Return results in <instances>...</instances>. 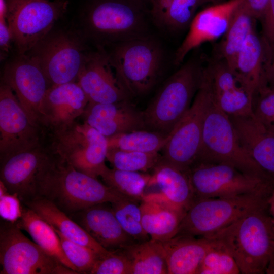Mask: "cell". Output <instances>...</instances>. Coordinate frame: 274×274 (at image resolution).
<instances>
[{
	"label": "cell",
	"instance_id": "obj_1",
	"mask_svg": "<svg viewBox=\"0 0 274 274\" xmlns=\"http://www.w3.org/2000/svg\"><path fill=\"white\" fill-rule=\"evenodd\" d=\"M206 237L221 243L234 257L242 274H263L274 261V217L268 203Z\"/></svg>",
	"mask_w": 274,
	"mask_h": 274
},
{
	"label": "cell",
	"instance_id": "obj_2",
	"mask_svg": "<svg viewBox=\"0 0 274 274\" xmlns=\"http://www.w3.org/2000/svg\"><path fill=\"white\" fill-rule=\"evenodd\" d=\"M55 155L53 165L42 181L39 196L52 202L67 215L94 205L129 197L96 178L76 169Z\"/></svg>",
	"mask_w": 274,
	"mask_h": 274
},
{
	"label": "cell",
	"instance_id": "obj_3",
	"mask_svg": "<svg viewBox=\"0 0 274 274\" xmlns=\"http://www.w3.org/2000/svg\"><path fill=\"white\" fill-rule=\"evenodd\" d=\"M203 71L197 62L189 61L165 81L142 112L146 130L171 132L190 109Z\"/></svg>",
	"mask_w": 274,
	"mask_h": 274
},
{
	"label": "cell",
	"instance_id": "obj_4",
	"mask_svg": "<svg viewBox=\"0 0 274 274\" xmlns=\"http://www.w3.org/2000/svg\"><path fill=\"white\" fill-rule=\"evenodd\" d=\"M106 52L131 97L144 95L155 85L163 51L155 40L147 36L123 40L114 43Z\"/></svg>",
	"mask_w": 274,
	"mask_h": 274
},
{
	"label": "cell",
	"instance_id": "obj_5",
	"mask_svg": "<svg viewBox=\"0 0 274 274\" xmlns=\"http://www.w3.org/2000/svg\"><path fill=\"white\" fill-rule=\"evenodd\" d=\"M273 189L230 197L196 199L186 212L177 235L211 236L267 203Z\"/></svg>",
	"mask_w": 274,
	"mask_h": 274
},
{
	"label": "cell",
	"instance_id": "obj_6",
	"mask_svg": "<svg viewBox=\"0 0 274 274\" xmlns=\"http://www.w3.org/2000/svg\"><path fill=\"white\" fill-rule=\"evenodd\" d=\"M197 161L226 163L247 174L273 179L242 147L229 116L216 105L212 94L204 118Z\"/></svg>",
	"mask_w": 274,
	"mask_h": 274
},
{
	"label": "cell",
	"instance_id": "obj_7",
	"mask_svg": "<svg viewBox=\"0 0 274 274\" xmlns=\"http://www.w3.org/2000/svg\"><path fill=\"white\" fill-rule=\"evenodd\" d=\"M50 150L76 169L94 178L107 167V138L83 121L45 134Z\"/></svg>",
	"mask_w": 274,
	"mask_h": 274
},
{
	"label": "cell",
	"instance_id": "obj_8",
	"mask_svg": "<svg viewBox=\"0 0 274 274\" xmlns=\"http://www.w3.org/2000/svg\"><path fill=\"white\" fill-rule=\"evenodd\" d=\"M84 20L91 35L108 43L146 36L144 5L139 0H92Z\"/></svg>",
	"mask_w": 274,
	"mask_h": 274
},
{
	"label": "cell",
	"instance_id": "obj_9",
	"mask_svg": "<svg viewBox=\"0 0 274 274\" xmlns=\"http://www.w3.org/2000/svg\"><path fill=\"white\" fill-rule=\"evenodd\" d=\"M7 21L18 54L28 53L67 10V0H6Z\"/></svg>",
	"mask_w": 274,
	"mask_h": 274
},
{
	"label": "cell",
	"instance_id": "obj_10",
	"mask_svg": "<svg viewBox=\"0 0 274 274\" xmlns=\"http://www.w3.org/2000/svg\"><path fill=\"white\" fill-rule=\"evenodd\" d=\"M186 172L195 199L234 197L274 188L272 179L249 175L224 163L197 161Z\"/></svg>",
	"mask_w": 274,
	"mask_h": 274
},
{
	"label": "cell",
	"instance_id": "obj_11",
	"mask_svg": "<svg viewBox=\"0 0 274 274\" xmlns=\"http://www.w3.org/2000/svg\"><path fill=\"white\" fill-rule=\"evenodd\" d=\"M1 274H76L26 237L15 223L0 227Z\"/></svg>",
	"mask_w": 274,
	"mask_h": 274
},
{
	"label": "cell",
	"instance_id": "obj_12",
	"mask_svg": "<svg viewBox=\"0 0 274 274\" xmlns=\"http://www.w3.org/2000/svg\"><path fill=\"white\" fill-rule=\"evenodd\" d=\"M211 97L210 86L203 75L190 109L169 134L161 150V162L184 171L196 162L201 144L204 118Z\"/></svg>",
	"mask_w": 274,
	"mask_h": 274
},
{
	"label": "cell",
	"instance_id": "obj_13",
	"mask_svg": "<svg viewBox=\"0 0 274 274\" xmlns=\"http://www.w3.org/2000/svg\"><path fill=\"white\" fill-rule=\"evenodd\" d=\"M26 54L37 61L51 86L77 82L88 55L75 35L51 31Z\"/></svg>",
	"mask_w": 274,
	"mask_h": 274
},
{
	"label": "cell",
	"instance_id": "obj_14",
	"mask_svg": "<svg viewBox=\"0 0 274 274\" xmlns=\"http://www.w3.org/2000/svg\"><path fill=\"white\" fill-rule=\"evenodd\" d=\"M56 155L45 141L28 150L0 159V181L22 203L39 196L42 180L53 165Z\"/></svg>",
	"mask_w": 274,
	"mask_h": 274
},
{
	"label": "cell",
	"instance_id": "obj_15",
	"mask_svg": "<svg viewBox=\"0 0 274 274\" xmlns=\"http://www.w3.org/2000/svg\"><path fill=\"white\" fill-rule=\"evenodd\" d=\"M42 128L35 124L12 89L0 86V159L32 148L45 141Z\"/></svg>",
	"mask_w": 274,
	"mask_h": 274
},
{
	"label": "cell",
	"instance_id": "obj_16",
	"mask_svg": "<svg viewBox=\"0 0 274 274\" xmlns=\"http://www.w3.org/2000/svg\"><path fill=\"white\" fill-rule=\"evenodd\" d=\"M1 82L12 89L31 121L41 127L42 105L51 85L37 61L27 54H18L6 64Z\"/></svg>",
	"mask_w": 274,
	"mask_h": 274
},
{
	"label": "cell",
	"instance_id": "obj_17",
	"mask_svg": "<svg viewBox=\"0 0 274 274\" xmlns=\"http://www.w3.org/2000/svg\"><path fill=\"white\" fill-rule=\"evenodd\" d=\"M77 82L90 102L114 103L131 97L102 48L88 54Z\"/></svg>",
	"mask_w": 274,
	"mask_h": 274
},
{
	"label": "cell",
	"instance_id": "obj_18",
	"mask_svg": "<svg viewBox=\"0 0 274 274\" xmlns=\"http://www.w3.org/2000/svg\"><path fill=\"white\" fill-rule=\"evenodd\" d=\"M89 102L77 82L52 85L41 108L40 126L45 134L62 129L82 116Z\"/></svg>",
	"mask_w": 274,
	"mask_h": 274
},
{
	"label": "cell",
	"instance_id": "obj_19",
	"mask_svg": "<svg viewBox=\"0 0 274 274\" xmlns=\"http://www.w3.org/2000/svg\"><path fill=\"white\" fill-rule=\"evenodd\" d=\"M244 1L229 0L206 8L195 14L176 52L174 63L180 64L193 49L224 36L235 12Z\"/></svg>",
	"mask_w": 274,
	"mask_h": 274
},
{
	"label": "cell",
	"instance_id": "obj_20",
	"mask_svg": "<svg viewBox=\"0 0 274 274\" xmlns=\"http://www.w3.org/2000/svg\"><path fill=\"white\" fill-rule=\"evenodd\" d=\"M82 117L84 122L107 138L146 130L143 112L130 100L107 104L89 102Z\"/></svg>",
	"mask_w": 274,
	"mask_h": 274
},
{
	"label": "cell",
	"instance_id": "obj_21",
	"mask_svg": "<svg viewBox=\"0 0 274 274\" xmlns=\"http://www.w3.org/2000/svg\"><path fill=\"white\" fill-rule=\"evenodd\" d=\"M103 203L70 215L95 241L109 251H114L134 242L122 229L112 207Z\"/></svg>",
	"mask_w": 274,
	"mask_h": 274
},
{
	"label": "cell",
	"instance_id": "obj_22",
	"mask_svg": "<svg viewBox=\"0 0 274 274\" xmlns=\"http://www.w3.org/2000/svg\"><path fill=\"white\" fill-rule=\"evenodd\" d=\"M140 208L144 229L151 239L161 242L177 235L186 213L160 192L145 194Z\"/></svg>",
	"mask_w": 274,
	"mask_h": 274
},
{
	"label": "cell",
	"instance_id": "obj_23",
	"mask_svg": "<svg viewBox=\"0 0 274 274\" xmlns=\"http://www.w3.org/2000/svg\"><path fill=\"white\" fill-rule=\"evenodd\" d=\"M229 117L242 147L261 169L274 179V135L253 114Z\"/></svg>",
	"mask_w": 274,
	"mask_h": 274
},
{
	"label": "cell",
	"instance_id": "obj_24",
	"mask_svg": "<svg viewBox=\"0 0 274 274\" xmlns=\"http://www.w3.org/2000/svg\"><path fill=\"white\" fill-rule=\"evenodd\" d=\"M162 243L169 274H198L204 257L218 243L211 237L183 235Z\"/></svg>",
	"mask_w": 274,
	"mask_h": 274
},
{
	"label": "cell",
	"instance_id": "obj_25",
	"mask_svg": "<svg viewBox=\"0 0 274 274\" xmlns=\"http://www.w3.org/2000/svg\"><path fill=\"white\" fill-rule=\"evenodd\" d=\"M22 204L36 212L65 237L92 249L100 257L110 252L95 241L68 215L46 198L38 196Z\"/></svg>",
	"mask_w": 274,
	"mask_h": 274
},
{
	"label": "cell",
	"instance_id": "obj_26",
	"mask_svg": "<svg viewBox=\"0 0 274 274\" xmlns=\"http://www.w3.org/2000/svg\"><path fill=\"white\" fill-rule=\"evenodd\" d=\"M155 185L170 203L186 212L195 200L186 171L160 161L153 169L148 186Z\"/></svg>",
	"mask_w": 274,
	"mask_h": 274
},
{
	"label": "cell",
	"instance_id": "obj_27",
	"mask_svg": "<svg viewBox=\"0 0 274 274\" xmlns=\"http://www.w3.org/2000/svg\"><path fill=\"white\" fill-rule=\"evenodd\" d=\"M15 224L26 231L46 253L78 273L66 258L54 228L36 212L23 204L22 216Z\"/></svg>",
	"mask_w": 274,
	"mask_h": 274
},
{
	"label": "cell",
	"instance_id": "obj_28",
	"mask_svg": "<svg viewBox=\"0 0 274 274\" xmlns=\"http://www.w3.org/2000/svg\"><path fill=\"white\" fill-rule=\"evenodd\" d=\"M265 52V40L254 29L237 57L234 71L254 93L261 84Z\"/></svg>",
	"mask_w": 274,
	"mask_h": 274
},
{
	"label": "cell",
	"instance_id": "obj_29",
	"mask_svg": "<svg viewBox=\"0 0 274 274\" xmlns=\"http://www.w3.org/2000/svg\"><path fill=\"white\" fill-rule=\"evenodd\" d=\"M215 0H150L151 14L160 27L178 30L189 26L197 9Z\"/></svg>",
	"mask_w": 274,
	"mask_h": 274
},
{
	"label": "cell",
	"instance_id": "obj_30",
	"mask_svg": "<svg viewBox=\"0 0 274 274\" xmlns=\"http://www.w3.org/2000/svg\"><path fill=\"white\" fill-rule=\"evenodd\" d=\"M131 261L132 274H166L162 243L150 239L134 242L121 249Z\"/></svg>",
	"mask_w": 274,
	"mask_h": 274
},
{
	"label": "cell",
	"instance_id": "obj_31",
	"mask_svg": "<svg viewBox=\"0 0 274 274\" xmlns=\"http://www.w3.org/2000/svg\"><path fill=\"white\" fill-rule=\"evenodd\" d=\"M255 19L243 3L235 12L220 47V58L234 71L237 55L249 35L254 29Z\"/></svg>",
	"mask_w": 274,
	"mask_h": 274
},
{
	"label": "cell",
	"instance_id": "obj_32",
	"mask_svg": "<svg viewBox=\"0 0 274 274\" xmlns=\"http://www.w3.org/2000/svg\"><path fill=\"white\" fill-rule=\"evenodd\" d=\"M169 134L148 130H138L107 138L108 148L142 152H159Z\"/></svg>",
	"mask_w": 274,
	"mask_h": 274
},
{
	"label": "cell",
	"instance_id": "obj_33",
	"mask_svg": "<svg viewBox=\"0 0 274 274\" xmlns=\"http://www.w3.org/2000/svg\"><path fill=\"white\" fill-rule=\"evenodd\" d=\"M100 177L105 184L121 194L141 201L151 175L107 167Z\"/></svg>",
	"mask_w": 274,
	"mask_h": 274
},
{
	"label": "cell",
	"instance_id": "obj_34",
	"mask_svg": "<svg viewBox=\"0 0 274 274\" xmlns=\"http://www.w3.org/2000/svg\"><path fill=\"white\" fill-rule=\"evenodd\" d=\"M159 152H142L108 148L107 160L113 168L131 171L146 172L153 169L161 161Z\"/></svg>",
	"mask_w": 274,
	"mask_h": 274
},
{
	"label": "cell",
	"instance_id": "obj_35",
	"mask_svg": "<svg viewBox=\"0 0 274 274\" xmlns=\"http://www.w3.org/2000/svg\"><path fill=\"white\" fill-rule=\"evenodd\" d=\"M137 200L126 197L111 203L114 213L123 230L136 242L149 240L143 228L140 204Z\"/></svg>",
	"mask_w": 274,
	"mask_h": 274
},
{
	"label": "cell",
	"instance_id": "obj_36",
	"mask_svg": "<svg viewBox=\"0 0 274 274\" xmlns=\"http://www.w3.org/2000/svg\"><path fill=\"white\" fill-rule=\"evenodd\" d=\"M217 242L204 257L198 274L241 273L234 257L221 243Z\"/></svg>",
	"mask_w": 274,
	"mask_h": 274
},
{
	"label": "cell",
	"instance_id": "obj_37",
	"mask_svg": "<svg viewBox=\"0 0 274 274\" xmlns=\"http://www.w3.org/2000/svg\"><path fill=\"white\" fill-rule=\"evenodd\" d=\"M55 230L60 238L66 258L77 272L89 273L99 255L92 249L69 239L57 230Z\"/></svg>",
	"mask_w": 274,
	"mask_h": 274
},
{
	"label": "cell",
	"instance_id": "obj_38",
	"mask_svg": "<svg viewBox=\"0 0 274 274\" xmlns=\"http://www.w3.org/2000/svg\"><path fill=\"white\" fill-rule=\"evenodd\" d=\"M252 110L256 120L274 135V90L260 86L253 95Z\"/></svg>",
	"mask_w": 274,
	"mask_h": 274
},
{
	"label": "cell",
	"instance_id": "obj_39",
	"mask_svg": "<svg viewBox=\"0 0 274 274\" xmlns=\"http://www.w3.org/2000/svg\"><path fill=\"white\" fill-rule=\"evenodd\" d=\"M90 274H132L131 263L120 249L99 257Z\"/></svg>",
	"mask_w": 274,
	"mask_h": 274
},
{
	"label": "cell",
	"instance_id": "obj_40",
	"mask_svg": "<svg viewBox=\"0 0 274 274\" xmlns=\"http://www.w3.org/2000/svg\"><path fill=\"white\" fill-rule=\"evenodd\" d=\"M16 194L8 191L5 186L0 182V216L2 220L16 223L21 217L22 206Z\"/></svg>",
	"mask_w": 274,
	"mask_h": 274
},
{
	"label": "cell",
	"instance_id": "obj_41",
	"mask_svg": "<svg viewBox=\"0 0 274 274\" xmlns=\"http://www.w3.org/2000/svg\"><path fill=\"white\" fill-rule=\"evenodd\" d=\"M12 37L7 21L6 0H0V47L3 53L9 51Z\"/></svg>",
	"mask_w": 274,
	"mask_h": 274
},
{
	"label": "cell",
	"instance_id": "obj_42",
	"mask_svg": "<svg viewBox=\"0 0 274 274\" xmlns=\"http://www.w3.org/2000/svg\"><path fill=\"white\" fill-rule=\"evenodd\" d=\"M265 86L274 90V43L269 44L266 41L262 80L260 86Z\"/></svg>",
	"mask_w": 274,
	"mask_h": 274
},
{
	"label": "cell",
	"instance_id": "obj_43",
	"mask_svg": "<svg viewBox=\"0 0 274 274\" xmlns=\"http://www.w3.org/2000/svg\"><path fill=\"white\" fill-rule=\"evenodd\" d=\"M264 38L269 44L274 43V0H269L261 18Z\"/></svg>",
	"mask_w": 274,
	"mask_h": 274
},
{
	"label": "cell",
	"instance_id": "obj_44",
	"mask_svg": "<svg viewBox=\"0 0 274 274\" xmlns=\"http://www.w3.org/2000/svg\"><path fill=\"white\" fill-rule=\"evenodd\" d=\"M269 0H244L243 5L254 19L261 18Z\"/></svg>",
	"mask_w": 274,
	"mask_h": 274
},
{
	"label": "cell",
	"instance_id": "obj_45",
	"mask_svg": "<svg viewBox=\"0 0 274 274\" xmlns=\"http://www.w3.org/2000/svg\"><path fill=\"white\" fill-rule=\"evenodd\" d=\"M267 203L269 210L274 217V188L269 195Z\"/></svg>",
	"mask_w": 274,
	"mask_h": 274
},
{
	"label": "cell",
	"instance_id": "obj_46",
	"mask_svg": "<svg viewBox=\"0 0 274 274\" xmlns=\"http://www.w3.org/2000/svg\"><path fill=\"white\" fill-rule=\"evenodd\" d=\"M266 273L274 274V261L268 267Z\"/></svg>",
	"mask_w": 274,
	"mask_h": 274
},
{
	"label": "cell",
	"instance_id": "obj_47",
	"mask_svg": "<svg viewBox=\"0 0 274 274\" xmlns=\"http://www.w3.org/2000/svg\"><path fill=\"white\" fill-rule=\"evenodd\" d=\"M139 1H142V2H144L145 1H150V0H139Z\"/></svg>",
	"mask_w": 274,
	"mask_h": 274
},
{
	"label": "cell",
	"instance_id": "obj_48",
	"mask_svg": "<svg viewBox=\"0 0 274 274\" xmlns=\"http://www.w3.org/2000/svg\"><path fill=\"white\" fill-rule=\"evenodd\" d=\"M48 1V0H47Z\"/></svg>",
	"mask_w": 274,
	"mask_h": 274
}]
</instances>
